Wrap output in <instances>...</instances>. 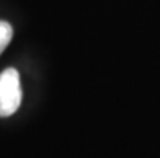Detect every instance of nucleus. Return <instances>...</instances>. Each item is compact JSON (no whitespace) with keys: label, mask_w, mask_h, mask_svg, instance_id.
Returning a JSON list of instances; mask_svg holds the SVG:
<instances>
[{"label":"nucleus","mask_w":160,"mask_h":158,"mask_svg":"<svg viewBox=\"0 0 160 158\" xmlns=\"http://www.w3.org/2000/svg\"><path fill=\"white\" fill-rule=\"evenodd\" d=\"M23 98L20 74L15 68L0 73V116L8 118L20 108Z\"/></svg>","instance_id":"nucleus-1"},{"label":"nucleus","mask_w":160,"mask_h":158,"mask_svg":"<svg viewBox=\"0 0 160 158\" xmlns=\"http://www.w3.org/2000/svg\"><path fill=\"white\" fill-rule=\"evenodd\" d=\"M12 37H13V27H12V24L0 20V55H2V52L7 49V45L10 44Z\"/></svg>","instance_id":"nucleus-2"}]
</instances>
